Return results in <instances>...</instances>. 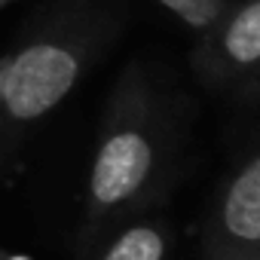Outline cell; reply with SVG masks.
Returning a JSON list of instances; mask_svg holds the SVG:
<instances>
[{
	"label": "cell",
	"mask_w": 260,
	"mask_h": 260,
	"mask_svg": "<svg viewBox=\"0 0 260 260\" xmlns=\"http://www.w3.org/2000/svg\"><path fill=\"white\" fill-rule=\"evenodd\" d=\"M169 156V125L150 77L128 64L110 98L86 181L83 245L98 242L116 220L132 214L156 190Z\"/></svg>",
	"instance_id": "6da1fadb"
},
{
	"label": "cell",
	"mask_w": 260,
	"mask_h": 260,
	"mask_svg": "<svg viewBox=\"0 0 260 260\" xmlns=\"http://www.w3.org/2000/svg\"><path fill=\"white\" fill-rule=\"evenodd\" d=\"M116 28L101 0H58V7L4 55L0 132L13 135L52 113L80 83Z\"/></svg>",
	"instance_id": "7a4b0ae2"
},
{
	"label": "cell",
	"mask_w": 260,
	"mask_h": 260,
	"mask_svg": "<svg viewBox=\"0 0 260 260\" xmlns=\"http://www.w3.org/2000/svg\"><path fill=\"white\" fill-rule=\"evenodd\" d=\"M193 68L211 89L245 83L260 71V0H245L233 10L226 7L223 16L202 31Z\"/></svg>",
	"instance_id": "3957f363"
},
{
	"label": "cell",
	"mask_w": 260,
	"mask_h": 260,
	"mask_svg": "<svg viewBox=\"0 0 260 260\" xmlns=\"http://www.w3.org/2000/svg\"><path fill=\"white\" fill-rule=\"evenodd\" d=\"M202 251L260 254V150L223 184L205 223Z\"/></svg>",
	"instance_id": "277c9868"
},
{
	"label": "cell",
	"mask_w": 260,
	"mask_h": 260,
	"mask_svg": "<svg viewBox=\"0 0 260 260\" xmlns=\"http://www.w3.org/2000/svg\"><path fill=\"white\" fill-rule=\"evenodd\" d=\"M95 260H178L175 230L159 217L122 223L98 245Z\"/></svg>",
	"instance_id": "5b68a950"
},
{
	"label": "cell",
	"mask_w": 260,
	"mask_h": 260,
	"mask_svg": "<svg viewBox=\"0 0 260 260\" xmlns=\"http://www.w3.org/2000/svg\"><path fill=\"white\" fill-rule=\"evenodd\" d=\"M156 4L175 13L193 31H208L226 10V0H156Z\"/></svg>",
	"instance_id": "8992f818"
},
{
	"label": "cell",
	"mask_w": 260,
	"mask_h": 260,
	"mask_svg": "<svg viewBox=\"0 0 260 260\" xmlns=\"http://www.w3.org/2000/svg\"><path fill=\"white\" fill-rule=\"evenodd\" d=\"M242 98H248V101H260V71L257 74H251L245 83H242Z\"/></svg>",
	"instance_id": "52a82bcc"
},
{
	"label": "cell",
	"mask_w": 260,
	"mask_h": 260,
	"mask_svg": "<svg viewBox=\"0 0 260 260\" xmlns=\"http://www.w3.org/2000/svg\"><path fill=\"white\" fill-rule=\"evenodd\" d=\"M202 260H260V254H223V251H202Z\"/></svg>",
	"instance_id": "ba28073f"
},
{
	"label": "cell",
	"mask_w": 260,
	"mask_h": 260,
	"mask_svg": "<svg viewBox=\"0 0 260 260\" xmlns=\"http://www.w3.org/2000/svg\"><path fill=\"white\" fill-rule=\"evenodd\" d=\"M0 101H4V55H0Z\"/></svg>",
	"instance_id": "9c48e42d"
},
{
	"label": "cell",
	"mask_w": 260,
	"mask_h": 260,
	"mask_svg": "<svg viewBox=\"0 0 260 260\" xmlns=\"http://www.w3.org/2000/svg\"><path fill=\"white\" fill-rule=\"evenodd\" d=\"M4 260H28V257H22V254H4Z\"/></svg>",
	"instance_id": "30bf717a"
},
{
	"label": "cell",
	"mask_w": 260,
	"mask_h": 260,
	"mask_svg": "<svg viewBox=\"0 0 260 260\" xmlns=\"http://www.w3.org/2000/svg\"><path fill=\"white\" fill-rule=\"evenodd\" d=\"M10 4H19V0H0V10H7Z\"/></svg>",
	"instance_id": "8fae6325"
},
{
	"label": "cell",
	"mask_w": 260,
	"mask_h": 260,
	"mask_svg": "<svg viewBox=\"0 0 260 260\" xmlns=\"http://www.w3.org/2000/svg\"><path fill=\"white\" fill-rule=\"evenodd\" d=\"M0 260H4V251H0Z\"/></svg>",
	"instance_id": "7c38bea8"
}]
</instances>
